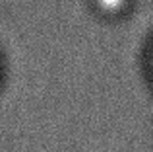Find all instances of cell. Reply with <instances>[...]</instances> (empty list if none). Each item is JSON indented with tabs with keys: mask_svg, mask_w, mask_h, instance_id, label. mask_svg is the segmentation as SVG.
<instances>
[{
	"mask_svg": "<svg viewBox=\"0 0 153 152\" xmlns=\"http://www.w3.org/2000/svg\"><path fill=\"white\" fill-rule=\"evenodd\" d=\"M99 6L101 8H108V10H114V8H118L120 4L124 2V0H97Z\"/></svg>",
	"mask_w": 153,
	"mask_h": 152,
	"instance_id": "obj_1",
	"label": "cell"
}]
</instances>
